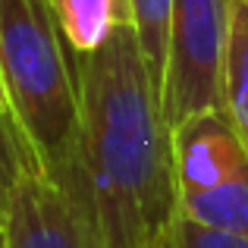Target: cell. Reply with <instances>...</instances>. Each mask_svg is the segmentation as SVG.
Instances as JSON below:
<instances>
[{
  "label": "cell",
  "instance_id": "obj_1",
  "mask_svg": "<svg viewBox=\"0 0 248 248\" xmlns=\"http://www.w3.org/2000/svg\"><path fill=\"white\" fill-rule=\"evenodd\" d=\"M79 151L107 248H151L176 223L173 132L132 25L76 57Z\"/></svg>",
  "mask_w": 248,
  "mask_h": 248
},
{
  "label": "cell",
  "instance_id": "obj_2",
  "mask_svg": "<svg viewBox=\"0 0 248 248\" xmlns=\"http://www.w3.org/2000/svg\"><path fill=\"white\" fill-rule=\"evenodd\" d=\"M0 85L35 160L57 167L79 148V76L50 0H0Z\"/></svg>",
  "mask_w": 248,
  "mask_h": 248
},
{
  "label": "cell",
  "instance_id": "obj_3",
  "mask_svg": "<svg viewBox=\"0 0 248 248\" xmlns=\"http://www.w3.org/2000/svg\"><path fill=\"white\" fill-rule=\"evenodd\" d=\"M6 248H107L91 201L82 151L44 167L29 148L6 182Z\"/></svg>",
  "mask_w": 248,
  "mask_h": 248
},
{
  "label": "cell",
  "instance_id": "obj_4",
  "mask_svg": "<svg viewBox=\"0 0 248 248\" xmlns=\"http://www.w3.org/2000/svg\"><path fill=\"white\" fill-rule=\"evenodd\" d=\"M232 0H176L167 44L164 104L167 126L223 110V73L230 47Z\"/></svg>",
  "mask_w": 248,
  "mask_h": 248
},
{
  "label": "cell",
  "instance_id": "obj_5",
  "mask_svg": "<svg viewBox=\"0 0 248 248\" xmlns=\"http://www.w3.org/2000/svg\"><path fill=\"white\" fill-rule=\"evenodd\" d=\"M173 170L179 198L248 170V151L223 110L198 113L173 129Z\"/></svg>",
  "mask_w": 248,
  "mask_h": 248
},
{
  "label": "cell",
  "instance_id": "obj_6",
  "mask_svg": "<svg viewBox=\"0 0 248 248\" xmlns=\"http://www.w3.org/2000/svg\"><path fill=\"white\" fill-rule=\"evenodd\" d=\"M50 6L76 57L97 50L123 25H132V0H50Z\"/></svg>",
  "mask_w": 248,
  "mask_h": 248
},
{
  "label": "cell",
  "instance_id": "obj_7",
  "mask_svg": "<svg viewBox=\"0 0 248 248\" xmlns=\"http://www.w3.org/2000/svg\"><path fill=\"white\" fill-rule=\"evenodd\" d=\"M176 217L201 230L248 239V170L214 188L182 195Z\"/></svg>",
  "mask_w": 248,
  "mask_h": 248
},
{
  "label": "cell",
  "instance_id": "obj_8",
  "mask_svg": "<svg viewBox=\"0 0 248 248\" xmlns=\"http://www.w3.org/2000/svg\"><path fill=\"white\" fill-rule=\"evenodd\" d=\"M223 113L248 151V0H232L223 73Z\"/></svg>",
  "mask_w": 248,
  "mask_h": 248
},
{
  "label": "cell",
  "instance_id": "obj_9",
  "mask_svg": "<svg viewBox=\"0 0 248 248\" xmlns=\"http://www.w3.org/2000/svg\"><path fill=\"white\" fill-rule=\"evenodd\" d=\"M173 3H176V0H132V29H135L141 57H145L148 73H151L157 91H164Z\"/></svg>",
  "mask_w": 248,
  "mask_h": 248
},
{
  "label": "cell",
  "instance_id": "obj_10",
  "mask_svg": "<svg viewBox=\"0 0 248 248\" xmlns=\"http://www.w3.org/2000/svg\"><path fill=\"white\" fill-rule=\"evenodd\" d=\"M167 248H248V239L201 230V226H192L182 217H176V223L167 230Z\"/></svg>",
  "mask_w": 248,
  "mask_h": 248
},
{
  "label": "cell",
  "instance_id": "obj_11",
  "mask_svg": "<svg viewBox=\"0 0 248 248\" xmlns=\"http://www.w3.org/2000/svg\"><path fill=\"white\" fill-rule=\"evenodd\" d=\"M22 148H25V141L13 123L0 126V245H3V232H6V182H10L13 164L22 154Z\"/></svg>",
  "mask_w": 248,
  "mask_h": 248
},
{
  "label": "cell",
  "instance_id": "obj_12",
  "mask_svg": "<svg viewBox=\"0 0 248 248\" xmlns=\"http://www.w3.org/2000/svg\"><path fill=\"white\" fill-rule=\"evenodd\" d=\"M10 107H6V97H3V85H0V126H10ZM16 126V123H13Z\"/></svg>",
  "mask_w": 248,
  "mask_h": 248
},
{
  "label": "cell",
  "instance_id": "obj_13",
  "mask_svg": "<svg viewBox=\"0 0 248 248\" xmlns=\"http://www.w3.org/2000/svg\"><path fill=\"white\" fill-rule=\"evenodd\" d=\"M151 248H167V232H164V236H160V239H157V242H154Z\"/></svg>",
  "mask_w": 248,
  "mask_h": 248
},
{
  "label": "cell",
  "instance_id": "obj_14",
  "mask_svg": "<svg viewBox=\"0 0 248 248\" xmlns=\"http://www.w3.org/2000/svg\"><path fill=\"white\" fill-rule=\"evenodd\" d=\"M0 248H6V245H0Z\"/></svg>",
  "mask_w": 248,
  "mask_h": 248
}]
</instances>
